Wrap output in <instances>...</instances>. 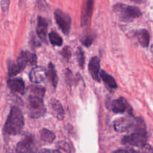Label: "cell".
I'll list each match as a JSON object with an SVG mask.
<instances>
[{
	"mask_svg": "<svg viewBox=\"0 0 153 153\" xmlns=\"http://www.w3.org/2000/svg\"><path fill=\"white\" fill-rule=\"evenodd\" d=\"M132 132L125 136L122 139V143L133 146H141L146 143L148 140V134L144 121L141 117L135 118L134 127L131 130Z\"/></svg>",
	"mask_w": 153,
	"mask_h": 153,
	"instance_id": "cell-1",
	"label": "cell"
},
{
	"mask_svg": "<svg viewBox=\"0 0 153 153\" xmlns=\"http://www.w3.org/2000/svg\"><path fill=\"white\" fill-rule=\"evenodd\" d=\"M24 117L19 108L13 107L10 110L3 128L4 135H16L22 131L24 127Z\"/></svg>",
	"mask_w": 153,
	"mask_h": 153,
	"instance_id": "cell-2",
	"label": "cell"
},
{
	"mask_svg": "<svg viewBox=\"0 0 153 153\" xmlns=\"http://www.w3.org/2000/svg\"><path fill=\"white\" fill-rule=\"evenodd\" d=\"M37 55L32 52L22 51L18 56L17 60L15 62H11L8 65V76H14L22 72L27 64L35 65L37 64Z\"/></svg>",
	"mask_w": 153,
	"mask_h": 153,
	"instance_id": "cell-3",
	"label": "cell"
},
{
	"mask_svg": "<svg viewBox=\"0 0 153 153\" xmlns=\"http://www.w3.org/2000/svg\"><path fill=\"white\" fill-rule=\"evenodd\" d=\"M114 11L117 13L118 17L124 22H131L142 15L141 11L137 7L127 5L122 3L115 4L114 6Z\"/></svg>",
	"mask_w": 153,
	"mask_h": 153,
	"instance_id": "cell-4",
	"label": "cell"
},
{
	"mask_svg": "<svg viewBox=\"0 0 153 153\" xmlns=\"http://www.w3.org/2000/svg\"><path fill=\"white\" fill-rule=\"evenodd\" d=\"M27 110L28 115L31 119H38L44 116L46 113V108L43 103V98L29 94Z\"/></svg>",
	"mask_w": 153,
	"mask_h": 153,
	"instance_id": "cell-5",
	"label": "cell"
},
{
	"mask_svg": "<svg viewBox=\"0 0 153 153\" xmlns=\"http://www.w3.org/2000/svg\"><path fill=\"white\" fill-rule=\"evenodd\" d=\"M55 19L60 29L66 35L69 34L71 28V17L65 12L60 9H56L55 11Z\"/></svg>",
	"mask_w": 153,
	"mask_h": 153,
	"instance_id": "cell-6",
	"label": "cell"
},
{
	"mask_svg": "<svg viewBox=\"0 0 153 153\" xmlns=\"http://www.w3.org/2000/svg\"><path fill=\"white\" fill-rule=\"evenodd\" d=\"M135 118H133L131 115L120 117L116 120L114 123V128L117 132L123 133L130 131L134 127Z\"/></svg>",
	"mask_w": 153,
	"mask_h": 153,
	"instance_id": "cell-7",
	"label": "cell"
},
{
	"mask_svg": "<svg viewBox=\"0 0 153 153\" xmlns=\"http://www.w3.org/2000/svg\"><path fill=\"white\" fill-rule=\"evenodd\" d=\"M111 108L115 114H123L128 112L129 114H132V108L131 105L123 97H120L117 100H114L111 105Z\"/></svg>",
	"mask_w": 153,
	"mask_h": 153,
	"instance_id": "cell-8",
	"label": "cell"
},
{
	"mask_svg": "<svg viewBox=\"0 0 153 153\" xmlns=\"http://www.w3.org/2000/svg\"><path fill=\"white\" fill-rule=\"evenodd\" d=\"M94 0H85L82 10L81 24L82 26H88L91 22L94 10Z\"/></svg>",
	"mask_w": 153,
	"mask_h": 153,
	"instance_id": "cell-9",
	"label": "cell"
},
{
	"mask_svg": "<svg viewBox=\"0 0 153 153\" xmlns=\"http://www.w3.org/2000/svg\"><path fill=\"white\" fill-rule=\"evenodd\" d=\"M16 151L18 152H37L34 137L31 135L25 136L20 142L18 143Z\"/></svg>",
	"mask_w": 153,
	"mask_h": 153,
	"instance_id": "cell-10",
	"label": "cell"
},
{
	"mask_svg": "<svg viewBox=\"0 0 153 153\" xmlns=\"http://www.w3.org/2000/svg\"><path fill=\"white\" fill-rule=\"evenodd\" d=\"M46 78V70L44 67H34L31 70L29 73L30 81L33 83L38 84L40 82H43Z\"/></svg>",
	"mask_w": 153,
	"mask_h": 153,
	"instance_id": "cell-11",
	"label": "cell"
},
{
	"mask_svg": "<svg viewBox=\"0 0 153 153\" xmlns=\"http://www.w3.org/2000/svg\"><path fill=\"white\" fill-rule=\"evenodd\" d=\"M37 34L39 38L42 42L47 43V31H48V22L45 18L42 16H38L37 18Z\"/></svg>",
	"mask_w": 153,
	"mask_h": 153,
	"instance_id": "cell-12",
	"label": "cell"
},
{
	"mask_svg": "<svg viewBox=\"0 0 153 153\" xmlns=\"http://www.w3.org/2000/svg\"><path fill=\"white\" fill-rule=\"evenodd\" d=\"M88 69L91 76L97 82H100V59L99 57H93L89 62Z\"/></svg>",
	"mask_w": 153,
	"mask_h": 153,
	"instance_id": "cell-13",
	"label": "cell"
},
{
	"mask_svg": "<svg viewBox=\"0 0 153 153\" xmlns=\"http://www.w3.org/2000/svg\"><path fill=\"white\" fill-rule=\"evenodd\" d=\"M49 107L52 111V114L56 119L59 120H62L64 119V110L62 107V105L58 100H55V99L51 100L49 102Z\"/></svg>",
	"mask_w": 153,
	"mask_h": 153,
	"instance_id": "cell-14",
	"label": "cell"
},
{
	"mask_svg": "<svg viewBox=\"0 0 153 153\" xmlns=\"http://www.w3.org/2000/svg\"><path fill=\"white\" fill-rule=\"evenodd\" d=\"M7 86L11 91L23 94L25 92V83L21 79H12L7 81Z\"/></svg>",
	"mask_w": 153,
	"mask_h": 153,
	"instance_id": "cell-15",
	"label": "cell"
},
{
	"mask_svg": "<svg viewBox=\"0 0 153 153\" xmlns=\"http://www.w3.org/2000/svg\"><path fill=\"white\" fill-rule=\"evenodd\" d=\"M135 37L137 41L143 47H148L150 40V36L149 32L146 29H141L135 32Z\"/></svg>",
	"mask_w": 153,
	"mask_h": 153,
	"instance_id": "cell-16",
	"label": "cell"
},
{
	"mask_svg": "<svg viewBox=\"0 0 153 153\" xmlns=\"http://www.w3.org/2000/svg\"><path fill=\"white\" fill-rule=\"evenodd\" d=\"M46 77L49 79V82H51L53 88H56L57 85H58V78L57 76L56 70H55V66L52 63H49L48 66V70H46Z\"/></svg>",
	"mask_w": 153,
	"mask_h": 153,
	"instance_id": "cell-17",
	"label": "cell"
},
{
	"mask_svg": "<svg viewBox=\"0 0 153 153\" xmlns=\"http://www.w3.org/2000/svg\"><path fill=\"white\" fill-rule=\"evenodd\" d=\"M100 78L103 80L106 85L111 89H116L117 88V84L115 82L114 79L112 76L108 74L105 70H102L100 73Z\"/></svg>",
	"mask_w": 153,
	"mask_h": 153,
	"instance_id": "cell-18",
	"label": "cell"
},
{
	"mask_svg": "<svg viewBox=\"0 0 153 153\" xmlns=\"http://www.w3.org/2000/svg\"><path fill=\"white\" fill-rule=\"evenodd\" d=\"M40 138L43 141L47 143H52L55 139V134L53 131L47 129V128H43L40 131Z\"/></svg>",
	"mask_w": 153,
	"mask_h": 153,
	"instance_id": "cell-19",
	"label": "cell"
},
{
	"mask_svg": "<svg viewBox=\"0 0 153 153\" xmlns=\"http://www.w3.org/2000/svg\"><path fill=\"white\" fill-rule=\"evenodd\" d=\"M49 39L50 43L53 46H60L63 44V39L58 33L55 31H52L49 34Z\"/></svg>",
	"mask_w": 153,
	"mask_h": 153,
	"instance_id": "cell-20",
	"label": "cell"
},
{
	"mask_svg": "<svg viewBox=\"0 0 153 153\" xmlns=\"http://www.w3.org/2000/svg\"><path fill=\"white\" fill-rule=\"evenodd\" d=\"M29 91L31 95L37 96V97L43 98L45 95V92H46V90H45V88L43 87L35 85V86L30 87Z\"/></svg>",
	"mask_w": 153,
	"mask_h": 153,
	"instance_id": "cell-21",
	"label": "cell"
},
{
	"mask_svg": "<svg viewBox=\"0 0 153 153\" xmlns=\"http://www.w3.org/2000/svg\"><path fill=\"white\" fill-rule=\"evenodd\" d=\"M94 39H95V37H94V34L88 33V34H86L83 37L81 38V42L86 47H90L93 43V42L94 41Z\"/></svg>",
	"mask_w": 153,
	"mask_h": 153,
	"instance_id": "cell-22",
	"label": "cell"
},
{
	"mask_svg": "<svg viewBox=\"0 0 153 153\" xmlns=\"http://www.w3.org/2000/svg\"><path fill=\"white\" fill-rule=\"evenodd\" d=\"M76 56H77V61L79 63V67L82 69L84 68L85 67V54H84V51L81 47L78 48L77 52H76Z\"/></svg>",
	"mask_w": 153,
	"mask_h": 153,
	"instance_id": "cell-23",
	"label": "cell"
},
{
	"mask_svg": "<svg viewBox=\"0 0 153 153\" xmlns=\"http://www.w3.org/2000/svg\"><path fill=\"white\" fill-rule=\"evenodd\" d=\"M57 148L60 152H70L71 149H70V146L67 142L65 141H60L57 143Z\"/></svg>",
	"mask_w": 153,
	"mask_h": 153,
	"instance_id": "cell-24",
	"label": "cell"
},
{
	"mask_svg": "<svg viewBox=\"0 0 153 153\" xmlns=\"http://www.w3.org/2000/svg\"><path fill=\"white\" fill-rule=\"evenodd\" d=\"M61 54L64 59H70V57H71V50H70V47H69V46H65V47L62 49Z\"/></svg>",
	"mask_w": 153,
	"mask_h": 153,
	"instance_id": "cell-25",
	"label": "cell"
},
{
	"mask_svg": "<svg viewBox=\"0 0 153 153\" xmlns=\"http://www.w3.org/2000/svg\"><path fill=\"white\" fill-rule=\"evenodd\" d=\"M10 4V0H1V7L4 12L7 11Z\"/></svg>",
	"mask_w": 153,
	"mask_h": 153,
	"instance_id": "cell-26",
	"label": "cell"
},
{
	"mask_svg": "<svg viewBox=\"0 0 153 153\" xmlns=\"http://www.w3.org/2000/svg\"><path fill=\"white\" fill-rule=\"evenodd\" d=\"M66 78H67V82L69 85H72V82H73V74H72V72L70 71L69 69H67V73H66Z\"/></svg>",
	"mask_w": 153,
	"mask_h": 153,
	"instance_id": "cell-27",
	"label": "cell"
},
{
	"mask_svg": "<svg viewBox=\"0 0 153 153\" xmlns=\"http://www.w3.org/2000/svg\"><path fill=\"white\" fill-rule=\"evenodd\" d=\"M140 149H141V151L146 152H152V148L150 145L147 144V143H145V144L142 145L140 146Z\"/></svg>",
	"mask_w": 153,
	"mask_h": 153,
	"instance_id": "cell-28",
	"label": "cell"
},
{
	"mask_svg": "<svg viewBox=\"0 0 153 153\" xmlns=\"http://www.w3.org/2000/svg\"><path fill=\"white\" fill-rule=\"evenodd\" d=\"M116 152H138L139 151L135 150L134 149H118V150L115 151Z\"/></svg>",
	"mask_w": 153,
	"mask_h": 153,
	"instance_id": "cell-29",
	"label": "cell"
},
{
	"mask_svg": "<svg viewBox=\"0 0 153 153\" xmlns=\"http://www.w3.org/2000/svg\"><path fill=\"white\" fill-rule=\"evenodd\" d=\"M39 7L40 8H44L46 6V0H36Z\"/></svg>",
	"mask_w": 153,
	"mask_h": 153,
	"instance_id": "cell-30",
	"label": "cell"
},
{
	"mask_svg": "<svg viewBox=\"0 0 153 153\" xmlns=\"http://www.w3.org/2000/svg\"><path fill=\"white\" fill-rule=\"evenodd\" d=\"M38 152H60V150H58V149H41V150H39Z\"/></svg>",
	"mask_w": 153,
	"mask_h": 153,
	"instance_id": "cell-31",
	"label": "cell"
},
{
	"mask_svg": "<svg viewBox=\"0 0 153 153\" xmlns=\"http://www.w3.org/2000/svg\"><path fill=\"white\" fill-rule=\"evenodd\" d=\"M131 1H134V2H136V3H141L143 2L144 0H131Z\"/></svg>",
	"mask_w": 153,
	"mask_h": 153,
	"instance_id": "cell-32",
	"label": "cell"
},
{
	"mask_svg": "<svg viewBox=\"0 0 153 153\" xmlns=\"http://www.w3.org/2000/svg\"><path fill=\"white\" fill-rule=\"evenodd\" d=\"M24 1H25V0H19V4H21L22 3H23Z\"/></svg>",
	"mask_w": 153,
	"mask_h": 153,
	"instance_id": "cell-33",
	"label": "cell"
}]
</instances>
